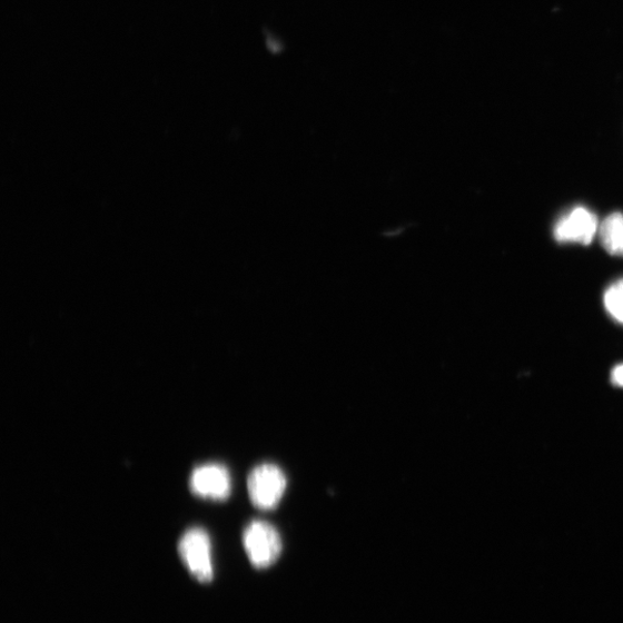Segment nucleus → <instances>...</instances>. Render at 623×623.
Instances as JSON below:
<instances>
[{
  "mask_svg": "<svg viewBox=\"0 0 623 623\" xmlns=\"http://www.w3.org/2000/svg\"><path fill=\"white\" fill-rule=\"evenodd\" d=\"M243 543L249 561L257 568L269 567L283 553V540L277 530L264 521H255L247 525Z\"/></svg>",
  "mask_w": 623,
  "mask_h": 623,
  "instance_id": "2",
  "label": "nucleus"
},
{
  "mask_svg": "<svg viewBox=\"0 0 623 623\" xmlns=\"http://www.w3.org/2000/svg\"><path fill=\"white\" fill-rule=\"evenodd\" d=\"M597 216L585 207H575L560 218L554 227L558 243L590 245L600 233Z\"/></svg>",
  "mask_w": 623,
  "mask_h": 623,
  "instance_id": "4",
  "label": "nucleus"
},
{
  "mask_svg": "<svg viewBox=\"0 0 623 623\" xmlns=\"http://www.w3.org/2000/svg\"><path fill=\"white\" fill-rule=\"evenodd\" d=\"M190 488L198 496L226 501L231 493V477L225 465H201L191 475Z\"/></svg>",
  "mask_w": 623,
  "mask_h": 623,
  "instance_id": "5",
  "label": "nucleus"
},
{
  "mask_svg": "<svg viewBox=\"0 0 623 623\" xmlns=\"http://www.w3.org/2000/svg\"><path fill=\"white\" fill-rule=\"evenodd\" d=\"M184 565L200 582L212 578L211 543L204 528L187 530L178 543Z\"/></svg>",
  "mask_w": 623,
  "mask_h": 623,
  "instance_id": "3",
  "label": "nucleus"
},
{
  "mask_svg": "<svg viewBox=\"0 0 623 623\" xmlns=\"http://www.w3.org/2000/svg\"><path fill=\"white\" fill-rule=\"evenodd\" d=\"M599 234L606 253L623 258V215L613 212L607 216L601 224Z\"/></svg>",
  "mask_w": 623,
  "mask_h": 623,
  "instance_id": "6",
  "label": "nucleus"
},
{
  "mask_svg": "<svg viewBox=\"0 0 623 623\" xmlns=\"http://www.w3.org/2000/svg\"><path fill=\"white\" fill-rule=\"evenodd\" d=\"M247 490L257 508L273 510L283 501L287 490V477L277 465L261 464L249 474Z\"/></svg>",
  "mask_w": 623,
  "mask_h": 623,
  "instance_id": "1",
  "label": "nucleus"
},
{
  "mask_svg": "<svg viewBox=\"0 0 623 623\" xmlns=\"http://www.w3.org/2000/svg\"><path fill=\"white\" fill-rule=\"evenodd\" d=\"M604 305L607 314L620 324H623V278L611 285L604 295Z\"/></svg>",
  "mask_w": 623,
  "mask_h": 623,
  "instance_id": "7",
  "label": "nucleus"
},
{
  "mask_svg": "<svg viewBox=\"0 0 623 623\" xmlns=\"http://www.w3.org/2000/svg\"><path fill=\"white\" fill-rule=\"evenodd\" d=\"M612 383L617 387H623V364L616 366L612 372Z\"/></svg>",
  "mask_w": 623,
  "mask_h": 623,
  "instance_id": "8",
  "label": "nucleus"
}]
</instances>
